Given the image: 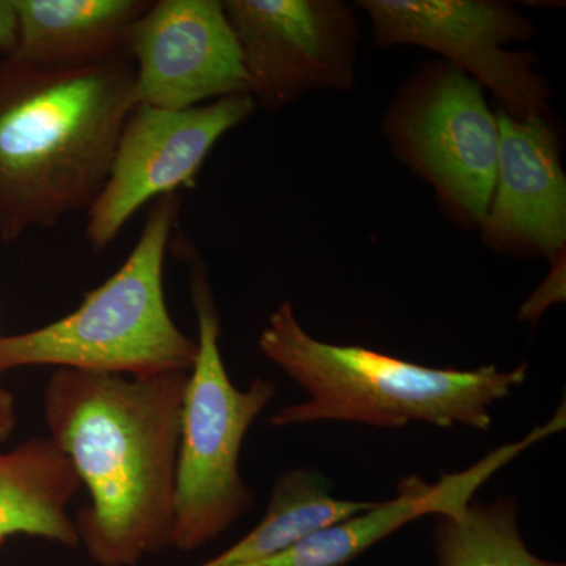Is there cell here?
<instances>
[{"label": "cell", "mask_w": 566, "mask_h": 566, "mask_svg": "<svg viewBox=\"0 0 566 566\" xmlns=\"http://www.w3.org/2000/svg\"><path fill=\"white\" fill-rule=\"evenodd\" d=\"M189 371L128 376L57 368L43 395L50 439L88 504L74 517L98 566H136L174 547L175 472Z\"/></svg>", "instance_id": "1"}, {"label": "cell", "mask_w": 566, "mask_h": 566, "mask_svg": "<svg viewBox=\"0 0 566 566\" xmlns=\"http://www.w3.org/2000/svg\"><path fill=\"white\" fill-rule=\"evenodd\" d=\"M137 104L129 55L59 66L0 57V241L92 207Z\"/></svg>", "instance_id": "2"}, {"label": "cell", "mask_w": 566, "mask_h": 566, "mask_svg": "<svg viewBox=\"0 0 566 566\" xmlns=\"http://www.w3.org/2000/svg\"><path fill=\"white\" fill-rule=\"evenodd\" d=\"M259 346L264 356L303 387L308 400L286 406L274 427L319 420L398 428L424 422L490 430L491 408L526 382L528 364L475 370L431 368L364 346L318 340L301 326L285 301L271 314Z\"/></svg>", "instance_id": "3"}, {"label": "cell", "mask_w": 566, "mask_h": 566, "mask_svg": "<svg viewBox=\"0 0 566 566\" xmlns=\"http://www.w3.org/2000/svg\"><path fill=\"white\" fill-rule=\"evenodd\" d=\"M180 210L178 192L156 199L128 259L76 311L29 333L0 335V374L33 365L128 376L191 370L197 338L178 327L164 294Z\"/></svg>", "instance_id": "4"}, {"label": "cell", "mask_w": 566, "mask_h": 566, "mask_svg": "<svg viewBox=\"0 0 566 566\" xmlns=\"http://www.w3.org/2000/svg\"><path fill=\"white\" fill-rule=\"evenodd\" d=\"M189 263L199 352L182 395L175 472L174 547L182 553L214 542L255 504L240 472L241 449L249 428L277 395L268 379H255L244 390L233 385L207 271L196 260Z\"/></svg>", "instance_id": "5"}, {"label": "cell", "mask_w": 566, "mask_h": 566, "mask_svg": "<svg viewBox=\"0 0 566 566\" xmlns=\"http://www.w3.org/2000/svg\"><path fill=\"white\" fill-rule=\"evenodd\" d=\"M385 134L452 218L480 227L494 191L499 120L479 82L446 62L424 65L395 96Z\"/></svg>", "instance_id": "6"}, {"label": "cell", "mask_w": 566, "mask_h": 566, "mask_svg": "<svg viewBox=\"0 0 566 566\" xmlns=\"http://www.w3.org/2000/svg\"><path fill=\"white\" fill-rule=\"evenodd\" d=\"M376 46L409 44L442 55L516 118L546 115L551 91L532 51L506 50L534 39L536 28L515 7L488 0H363Z\"/></svg>", "instance_id": "7"}, {"label": "cell", "mask_w": 566, "mask_h": 566, "mask_svg": "<svg viewBox=\"0 0 566 566\" xmlns=\"http://www.w3.org/2000/svg\"><path fill=\"white\" fill-rule=\"evenodd\" d=\"M249 95L279 111L312 91L356 82L359 22L342 0H226Z\"/></svg>", "instance_id": "8"}, {"label": "cell", "mask_w": 566, "mask_h": 566, "mask_svg": "<svg viewBox=\"0 0 566 566\" xmlns=\"http://www.w3.org/2000/svg\"><path fill=\"white\" fill-rule=\"evenodd\" d=\"M255 107L248 93L181 111L137 103L123 125L106 182L87 210L85 237L93 251L109 248L145 203L192 185L219 139Z\"/></svg>", "instance_id": "9"}, {"label": "cell", "mask_w": 566, "mask_h": 566, "mask_svg": "<svg viewBox=\"0 0 566 566\" xmlns=\"http://www.w3.org/2000/svg\"><path fill=\"white\" fill-rule=\"evenodd\" d=\"M129 55L137 103L181 111L248 93L243 57L219 0L150 2Z\"/></svg>", "instance_id": "10"}, {"label": "cell", "mask_w": 566, "mask_h": 566, "mask_svg": "<svg viewBox=\"0 0 566 566\" xmlns=\"http://www.w3.org/2000/svg\"><path fill=\"white\" fill-rule=\"evenodd\" d=\"M499 155L483 243L494 251L565 256L566 178L557 133L546 115L516 118L495 111Z\"/></svg>", "instance_id": "11"}, {"label": "cell", "mask_w": 566, "mask_h": 566, "mask_svg": "<svg viewBox=\"0 0 566 566\" xmlns=\"http://www.w3.org/2000/svg\"><path fill=\"white\" fill-rule=\"evenodd\" d=\"M565 406L553 419L538 424L521 441L505 444L488 453L471 468L453 474H442L436 483L419 475H409L398 483L397 494L386 502H376L371 509L322 528L282 553L244 566H346L365 551L427 515H457L465 509L483 483L488 482L521 455L528 447L564 430Z\"/></svg>", "instance_id": "12"}, {"label": "cell", "mask_w": 566, "mask_h": 566, "mask_svg": "<svg viewBox=\"0 0 566 566\" xmlns=\"http://www.w3.org/2000/svg\"><path fill=\"white\" fill-rule=\"evenodd\" d=\"M11 54L43 65L76 66L129 55L134 24L147 0H11ZM132 57V55H129Z\"/></svg>", "instance_id": "13"}, {"label": "cell", "mask_w": 566, "mask_h": 566, "mask_svg": "<svg viewBox=\"0 0 566 566\" xmlns=\"http://www.w3.org/2000/svg\"><path fill=\"white\" fill-rule=\"evenodd\" d=\"M81 482L50 438H33L0 452V547L24 534L65 547L80 546L69 505Z\"/></svg>", "instance_id": "14"}, {"label": "cell", "mask_w": 566, "mask_h": 566, "mask_svg": "<svg viewBox=\"0 0 566 566\" xmlns=\"http://www.w3.org/2000/svg\"><path fill=\"white\" fill-rule=\"evenodd\" d=\"M375 504L334 497L329 482L318 472L307 469L282 472L271 491L263 520L240 542L207 560V565L255 564Z\"/></svg>", "instance_id": "15"}, {"label": "cell", "mask_w": 566, "mask_h": 566, "mask_svg": "<svg viewBox=\"0 0 566 566\" xmlns=\"http://www.w3.org/2000/svg\"><path fill=\"white\" fill-rule=\"evenodd\" d=\"M436 566H566L528 549L515 499L471 501L457 515L436 516Z\"/></svg>", "instance_id": "16"}, {"label": "cell", "mask_w": 566, "mask_h": 566, "mask_svg": "<svg viewBox=\"0 0 566 566\" xmlns=\"http://www.w3.org/2000/svg\"><path fill=\"white\" fill-rule=\"evenodd\" d=\"M553 271L535 293L521 307L520 318L524 322L536 323L545 314L547 307L554 303L565 301V256L551 263Z\"/></svg>", "instance_id": "17"}, {"label": "cell", "mask_w": 566, "mask_h": 566, "mask_svg": "<svg viewBox=\"0 0 566 566\" xmlns=\"http://www.w3.org/2000/svg\"><path fill=\"white\" fill-rule=\"evenodd\" d=\"M17 46V14L11 0H0V55H9Z\"/></svg>", "instance_id": "18"}, {"label": "cell", "mask_w": 566, "mask_h": 566, "mask_svg": "<svg viewBox=\"0 0 566 566\" xmlns=\"http://www.w3.org/2000/svg\"><path fill=\"white\" fill-rule=\"evenodd\" d=\"M18 415L14 397L0 381V444L7 441L17 428Z\"/></svg>", "instance_id": "19"}]
</instances>
